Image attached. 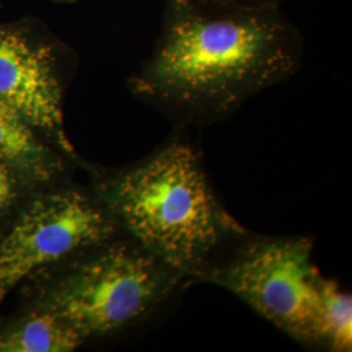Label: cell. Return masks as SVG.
<instances>
[{
  "label": "cell",
  "instance_id": "obj_1",
  "mask_svg": "<svg viewBox=\"0 0 352 352\" xmlns=\"http://www.w3.org/2000/svg\"><path fill=\"white\" fill-rule=\"evenodd\" d=\"M304 56L302 30L279 6L164 0L158 38L129 89L179 126H210L296 75Z\"/></svg>",
  "mask_w": 352,
  "mask_h": 352
},
{
  "label": "cell",
  "instance_id": "obj_2",
  "mask_svg": "<svg viewBox=\"0 0 352 352\" xmlns=\"http://www.w3.org/2000/svg\"><path fill=\"white\" fill-rule=\"evenodd\" d=\"M120 231L190 282L247 228L218 199L201 153L182 138L100 182Z\"/></svg>",
  "mask_w": 352,
  "mask_h": 352
},
{
  "label": "cell",
  "instance_id": "obj_3",
  "mask_svg": "<svg viewBox=\"0 0 352 352\" xmlns=\"http://www.w3.org/2000/svg\"><path fill=\"white\" fill-rule=\"evenodd\" d=\"M55 269L41 309L62 320L82 342L148 321L189 283L124 234Z\"/></svg>",
  "mask_w": 352,
  "mask_h": 352
},
{
  "label": "cell",
  "instance_id": "obj_4",
  "mask_svg": "<svg viewBox=\"0 0 352 352\" xmlns=\"http://www.w3.org/2000/svg\"><path fill=\"white\" fill-rule=\"evenodd\" d=\"M307 236H265L245 231L218 253L199 282L230 291L272 325L317 349L320 272Z\"/></svg>",
  "mask_w": 352,
  "mask_h": 352
},
{
  "label": "cell",
  "instance_id": "obj_5",
  "mask_svg": "<svg viewBox=\"0 0 352 352\" xmlns=\"http://www.w3.org/2000/svg\"><path fill=\"white\" fill-rule=\"evenodd\" d=\"M120 234L98 196L64 188L38 197L0 241V302L32 273L58 267Z\"/></svg>",
  "mask_w": 352,
  "mask_h": 352
},
{
  "label": "cell",
  "instance_id": "obj_6",
  "mask_svg": "<svg viewBox=\"0 0 352 352\" xmlns=\"http://www.w3.org/2000/svg\"><path fill=\"white\" fill-rule=\"evenodd\" d=\"M0 101L74 154L64 132L63 85L51 45L0 28Z\"/></svg>",
  "mask_w": 352,
  "mask_h": 352
},
{
  "label": "cell",
  "instance_id": "obj_7",
  "mask_svg": "<svg viewBox=\"0 0 352 352\" xmlns=\"http://www.w3.org/2000/svg\"><path fill=\"white\" fill-rule=\"evenodd\" d=\"M0 162L29 170L39 177H51L62 168L60 162L38 140L33 126L1 101Z\"/></svg>",
  "mask_w": 352,
  "mask_h": 352
},
{
  "label": "cell",
  "instance_id": "obj_8",
  "mask_svg": "<svg viewBox=\"0 0 352 352\" xmlns=\"http://www.w3.org/2000/svg\"><path fill=\"white\" fill-rule=\"evenodd\" d=\"M84 342L62 320L41 309L0 333V352H69Z\"/></svg>",
  "mask_w": 352,
  "mask_h": 352
},
{
  "label": "cell",
  "instance_id": "obj_9",
  "mask_svg": "<svg viewBox=\"0 0 352 352\" xmlns=\"http://www.w3.org/2000/svg\"><path fill=\"white\" fill-rule=\"evenodd\" d=\"M317 349L350 351L352 342L351 295L329 278L320 277L316 311Z\"/></svg>",
  "mask_w": 352,
  "mask_h": 352
},
{
  "label": "cell",
  "instance_id": "obj_10",
  "mask_svg": "<svg viewBox=\"0 0 352 352\" xmlns=\"http://www.w3.org/2000/svg\"><path fill=\"white\" fill-rule=\"evenodd\" d=\"M14 195V183L10 166L0 162V213L10 205Z\"/></svg>",
  "mask_w": 352,
  "mask_h": 352
},
{
  "label": "cell",
  "instance_id": "obj_11",
  "mask_svg": "<svg viewBox=\"0 0 352 352\" xmlns=\"http://www.w3.org/2000/svg\"><path fill=\"white\" fill-rule=\"evenodd\" d=\"M228 1H234V3H239L244 6H253V7H265V6H279L286 0H228Z\"/></svg>",
  "mask_w": 352,
  "mask_h": 352
},
{
  "label": "cell",
  "instance_id": "obj_12",
  "mask_svg": "<svg viewBox=\"0 0 352 352\" xmlns=\"http://www.w3.org/2000/svg\"><path fill=\"white\" fill-rule=\"evenodd\" d=\"M64 1H68V0H64Z\"/></svg>",
  "mask_w": 352,
  "mask_h": 352
}]
</instances>
